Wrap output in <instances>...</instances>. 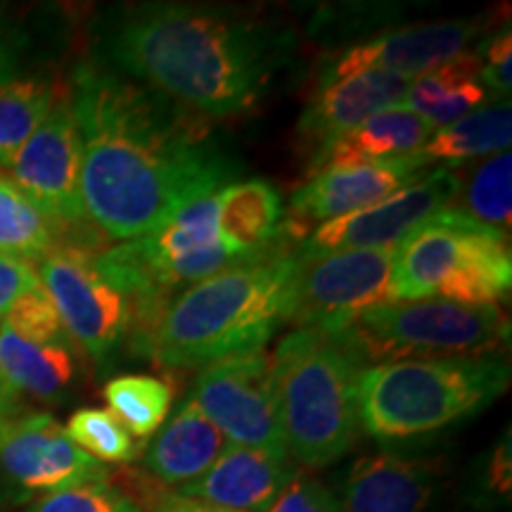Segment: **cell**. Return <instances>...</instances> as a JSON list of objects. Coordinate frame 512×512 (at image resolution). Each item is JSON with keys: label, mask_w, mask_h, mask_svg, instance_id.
Masks as SVG:
<instances>
[{"label": "cell", "mask_w": 512, "mask_h": 512, "mask_svg": "<svg viewBox=\"0 0 512 512\" xmlns=\"http://www.w3.org/2000/svg\"><path fill=\"white\" fill-rule=\"evenodd\" d=\"M458 183L460 174L456 169L434 166L387 200L342 219L320 223L297 249V256L313 259L344 249H396L439 211L453 207Z\"/></svg>", "instance_id": "11"}, {"label": "cell", "mask_w": 512, "mask_h": 512, "mask_svg": "<svg viewBox=\"0 0 512 512\" xmlns=\"http://www.w3.org/2000/svg\"><path fill=\"white\" fill-rule=\"evenodd\" d=\"M266 512H342V505L323 482L297 472Z\"/></svg>", "instance_id": "32"}, {"label": "cell", "mask_w": 512, "mask_h": 512, "mask_svg": "<svg viewBox=\"0 0 512 512\" xmlns=\"http://www.w3.org/2000/svg\"><path fill=\"white\" fill-rule=\"evenodd\" d=\"M228 441L190 399L164 422L145 451V470L162 486H181L200 479L226 451Z\"/></svg>", "instance_id": "20"}, {"label": "cell", "mask_w": 512, "mask_h": 512, "mask_svg": "<svg viewBox=\"0 0 512 512\" xmlns=\"http://www.w3.org/2000/svg\"><path fill=\"white\" fill-rule=\"evenodd\" d=\"M342 332L370 368L411 358L496 356L508 347L510 316L501 306L415 299L377 304Z\"/></svg>", "instance_id": "7"}, {"label": "cell", "mask_w": 512, "mask_h": 512, "mask_svg": "<svg viewBox=\"0 0 512 512\" xmlns=\"http://www.w3.org/2000/svg\"><path fill=\"white\" fill-rule=\"evenodd\" d=\"M292 31L235 8L128 3L95 27V62L204 119L252 112L292 62Z\"/></svg>", "instance_id": "2"}, {"label": "cell", "mask_w": 512, "mask_h": 512, "mask_svg": "<svg viewBox=\"0 0 512 512\" xmlns=\"http://www.w3.org/2000/svg\"><path fill=\"white\" fill-rule=\"evenodd\" d=\"M67 437L98 463L124 465L138 458V441L105 408H79L64 427Z\"/></svg>", "instance_id": "27"}, {"label": "cell", "mask_w": 512, "mask_h": 512, "mask_svg": "<svg viewBox=\"0 0 512 512\" xmlns=\"http://www.w3.org/2000/svg\"><path fill=\"white\" fill-rule=\"evenodd\" d=\"M297 475L292 458L228 444L219 460L178 494L233 512H266Z\"/></svg>", "instance_id": "17"}, {"label": "cell", "mask_w": 512, "mask_h": 512, "mask_svg": "<svg viewBox=\"0 0 512 512\" xmlns=\"http://www.w3.org/2000/svg\"><path fill=\"white\" fill-rule=\"evenodd\" d=\"M5 171L50 219L69 228L91 226L81 200V138L67 88Z\"/></svg>", "instance_id": "12"}, {"label": "cell", "mask_w": 512, "mask_h": 512, "mask_svg": "<svg viewBox=\"0 0 512 512\" xmlns=\"http://www.w3.org/2000/svg\"><path fill=\"white\" fill-rule=\"evenodd\" d=\"M434 131L437 128L422 114L399 102V105L375 112L363 124L337 138L323 155L313 159L309 171L311 176H316L325 169H342V166L387 162V159L415 155L427 145Z\"/></svg>", "instance_id": "19"}, {"label": "cell", "mask_w": 512, "mask_h": 512, "mask_svg": "<svg viewBox=\"0 0 512 512\" xmlns=\"http://www.w3.org/2000/svg\"><path fill=\"white\" fill-rule=\"evenodd\" d=\"M479 64H482L479 53L465 50V53L439 64V67L430 69V72L415 76L411 86H408L406 98H403V105L411 107L413 112H418L427 119L458 88H463L470 81H477Z\"/></svg>", "instance_id": "28"}, {"label": "cell", "mask_w": 512, "mask_h": 512, "mask_svg": "<svg viewBox=\"0 0 512 512\" xmlns=\"http://www.w3.org/2000/svg\"><path fill=\"white\" fill-rule=\"evenodd\" d=\"M0 325L34 344H67L69 339L48 292L41 285L19 297Z\"/></svg>", "instance_id": "30"}, {"label": "cell", "mask_w": 512, "mask_h": 512, "mask_svg": "<svg viewBox=\"0 0 512 512\" xmlns=\"http://www.w3.org/2000/svg\"><path fill=\"white\" fill-rule=\"evenodd\" d=\"M81 138V200L100 235L152 233L240 171L209 119L105 64H76L67 88Z\"/></svg>", "instance_id": "1"}, {"label": "cell", "mask_w": 512, "mask_h": 512, "mask_svg": "<svg viewBox=\"0 0 512 512\" xmlns=\"http://www.w3.org/2000/svg\"><path fill=\"white\" fill-rule=\"evenodd\" d=\"M0 477L27 498L36 491L105 482L110 470L83 453L50 413H27L0 422Z\"/></svg>", "instance_id": "13"}, {"label": "cell", "mask_w": 512, "mask_h": 512, "mask_svg": "<svg viewBox=\"0 0 512 512\" xmlns=\"http://www.w3.org/2000/svg\"><path fill=\"white\" fill-rule=\"evenodd\" d=\"M297 252L273 245L176 294L145 337L140 356L162 368H204L264 349L283 323Z\"/></svg>", "instance_id": "3"}, {"label": "cell", "mask_w": 512, "mask_h": 512, "mask_svg": "<svg viewBox=\"0 0 512 512\" xmlns=\"http://www.w3.org/2000/svg\"><path fill=\"white\" fill-rule=\"evenodd\" d=\"M29 512H140V508L124 489L105 479L46 494Z\"/></svg>", "instance_id": "29"}, {"label": "cell", "mask_w": 512, "mask_h": 512, "mask_svg": "<svg viewBox=\"0 0 512 512\" xmlns=\"http://www.w3.org/2000/svg\"><path fill=\"white\" fill-rule=\"evenodd\" d=\"M432 467L375 453L356 460L344 484V512H427L434 496Z\"/></svg>", "instance_id": "18"}, {"label": "cell", "mask_w": 512, "mask_h": 512, "mask_svg": "<svg viewBox=\"0 0 512 512\" xmlns=\"http://www.w3.org/2000/svg\"><path fill=\"white\" fill-rule=\"evenodd\" d=\"M29 36L22 24L0 5V88L22 76Z\"/></svg>", "instance_id": "34"}, {"label": "cell", "mask_w": 512, "mask_h": 512, "mask_svg": "<svg viewBox=\"0 0 512 512\" xmlns=\"http://www.w3.org/2000/svg\"><path fill=\"white\" fill-rule=\"evenodd\" d=\"M396 249H344L299 259L287 287L283 323L342 332L363 311L394 302Z\"/></svg>", "instance_id": "8"}, {"label": "cell", "mask_w": 512, "mask_h": 512, "mask_svg": "<svg viewBox=\"0 0 512 512\" xmlns=\"http://www.w3.org/2000/svg\"><path fill=\"white\" fill-rule=\"evenodd\" d=\"M188 399L214 422L228 444L287 456L273 356L266 349L226 356L200 368Z\"/></svg>", "instance_id": "10"}, {"label": "cell", "mask_w": 512, "mask_h": 512, "mask_svg": "<svg viewBox=\"0 0 512 512\" xmlns=\"http://www.w3.org/2000/svg\"><path fill=\"white\" fill-rule=\"evenodd\" d=\"M283 204L264 178L228 183L216 192V228L223 247L238 259L261 254L278 238Z\"/></svg>", "instance_id": "21"}, {"label": "cell", "mask_w": 512, "mask_h": 512, "mask_svg": "<svg viewBox=\"0 0 512 512\" xmlns=\"http://www.w3.org/2000/svg\"><path fill=\"white\" fill-rule=\"evenodd\" d=\"M110 413L136 441L162 430L174 406V384L155 375H119L105 384Z\"/></svg>", "instance_id": "25"}, {"label": "cell", "mask_w": 512, "mask_h": 512, "mask_svg": "<svg viewBox=\"0 0 512 512\" xmlns=\"http://www.w3.org/2000/svg\"><path fill=\"white\" fill-rule=\"evenodd\" d=\"M411 81L389 72H361L316 86L299 119V138L311 150V162L375 112L403 102Z\"/></svg>", "instance_id": "16"}, {"label": "cell", "mask_w": 512, "mask_h": 512, "mask_svg": "<svg viewBox=\"0 0 512 512\" xmlns=\"http://www.w3.org/2000/svg\"><path fill=\"white\" fill-rule=\"evenodd\" d=\"M491 475H494V484L498 486V489L508 494L510 491V441H508V437H505V446H501L496 451Z\"/></svg>", "instance_id": "36"}, {"label": "cell", "mask_w": 512, "mask_h": 512, "mask_svg": "<svg viewBox=\"0 0 512 512\" xmlns=\"http://www.w3.org/2000/svg\"><path fill=\"white\" fill-rule=\"evenodd\" d=\"M479 74L477 81L482 83L486 95H494L498 100H508L512 91L510 74H512V31H498L484 43V50L479 53Z\"/></svg>", "instance_id": "31"}, {"label": "cell", "mask_w": 512, "mask_h": 512, "mask_svg": "<svg viewBox=\"0 0 512 512\" xmlns=\"http://www.w3.org/2000/svg\"><path fill=\"white\" fill-rule=\"evenodd\" d=\"M100 235L69 240L46 254L36 273L48 292L62 328L93 361H107L131 337L133 309L95 266Z\"/></svg>", "instance_id": "9"}, {"label": "cell", "mask_w": 512, "mask_h": 512, "mask_svg": "<svg viewBox=\"0 0 512 512\" xmlns=\"http://www.w3.org/2000/svg\"><path fill=\"white\" fill-rule=\"evenodd\" d=\"M453 209L482 226L508 233L512 223V155L510 150L486 157L470 171L467 181L460 176Z\"/></svg>", "instance_id": "26"}, {"label": "cell", "mask_w": 512, "mask_h": 512, "mask_svg": "<svg viewBox=\"0 0 512 512\" xmlns=\"http://www.w3.org/2000/svg\"><path fill=\"white\" fill-rule=\"evenodd\" d=\"M287 456L306 467L337 463L361 437L358 375L366 358L344 332L294 330L273 351Z\"/></svg>", "instance_id": "4"}, {"label": "cell", "mask_w": 512, "mask_h": 512, "mask_svg": "<svg viewBox=\"0 0 512 512\" xmlns=\"http://www.w3.org/2000/svg\"><path fill=\"white\" fill-rule=\"evenodd\" d=\"M430 162L415 155L325 169L311 176L290 200V219L285 221V235L304 242L311 235L313 221H335L373 204L387 200L394 192L411 185L415 178L430 171Z\"/></svg>", "instance_id": "15"}, {"label": "cell", "mask_w": 512, "mask_h": 512, "mask_svg": "<svg viewBox=\"0 0 512 512\" xmlns=\"http://www.w3.org/2000/svg\"><path fill=\"white\" fill-rule=\"evenodd\" d=\"M508 384L501 354L380 363L358 375V422L380 441L422 437L482 411Z\"/></svg>", "instance_id": "5"}, {"label": "cell", "mask_w": 512, "mask_h": 512, "mask_svg": "<svg viewBox=\"0 0 512 512\" xmlns=\"http://www.w3.org/2000/svg\"><path fill=\"white\" fill-rule=\"evenodd\" d=\"M41 285L36 266L29 259L0 254V323L19 297Z\"/></svg>", "instance_id": "35"}, {"label": "cell", "mask_w": 512, "mask_h": 512, "mask_svg": "<svg viewBox=\"0 0 512 512\" xmlns=\"http://www.w3.org/2000/svg\"><path fill=\"white\" fill-rule=\"evenodd\" d=\"M484 31V17L444 19V22L384 31L332 55L320 69L318 86L361 72H389L415 79L465 53L467 46Z\"/></svg>", "instance_id": "14"}, {"label": "cell", "mask_w": 512, "mask_h": 512, "mask_svg": "<svg viewBox=\"0 0 512 512\" xmlns=\"http://www.w3.org/2000/svg\"><path fill=\"white\" fill-rule=\"evenodd\" d=\"M128 496L138 503L140 512H233L195 501V498H188L178 494V491L166 489V486L159 482H147V479H138V482L133 484V494Z\"/></svg>", "instance_id": "33"}, {"label": "cell", "mask_w": 512, "mask_h": 512, "mask_svg": "<svg viewBox=\"0 0 512 512\" xmlns=\"http://www.w3.org/2000/svg\"><path fill=\"white\" fill-rule=\"evenodd\" d=\"M60 93L57 81L46 74L19 76L0 88V169H8Z\"/></svg>", "instance_id": "24"}, {"label": "cell", "mask_w": 512, "mask_h": 512, "mask_svg": "<svg viewBox=\"0 0 512 512\" xmlns=\"http://www.w3.org/2000/svg\"><path fill=\"white\" fill-rule=\"evenodd\" d=\"M95 233L93 226L69 228L50 219L17 188L10 178L0 174V254L43 259L64 242Z\"/></svg>", "instance_id": "23"}, {"label": "cell", "mask_w": 512, "mask_h": 512, "mask_svg": "<svg viewBox=\"0 0 512 512\" xmlns=\"http://www.w3.org/2000/svg\"><path fill=\"white\" fill-rule=\"evenodd\" d=\"M512 143V107L508 100L494 105H482L479 110L465 114L444 128H437L427 140L420 155L430 164L453 166L472 162V159L494 157L498 152L510 150Z\"/></svg>", "instance_id": "22"}, {"label": "cell", "mask_w": 512, "mask_h": 512, "mask_svg": "<svg viewBox=\"0 0 512 512\" xmlns=\"http://www.w3.org/2000/svg\"><path fill=\"white\" fill-rule=\"evenodd\" d=\"M392 280L394 302L501 306L512 285L510 235L448 207L396 247Z\"/></svg>", "instance_id": "6"}]
</instances>
